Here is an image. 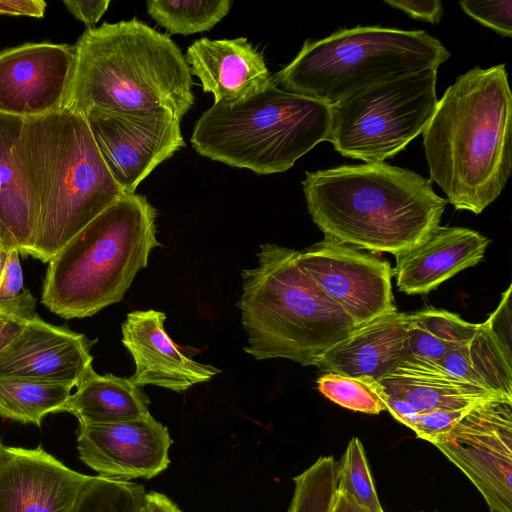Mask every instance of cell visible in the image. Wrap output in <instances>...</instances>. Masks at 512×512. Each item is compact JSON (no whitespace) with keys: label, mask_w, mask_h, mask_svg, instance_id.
I'll return each instance as SVG.
<instances>
[{"label":"cell","mask_w":512,"mask_h":512,"mask_svg":"<svg viewBox=\"0 0 512 512\" xmlns=\"http://www.w3.org/2000/svg\"><path fill=\"white\" fill-rule=\"evenodd\" d=\"M430 181L457 210L480 214L512 170V94L505 64L459 75L423 133Z\"/></svg>","instance_id":"obj_1"},{"label":"cell","mask_w":512,"mask_h":512,"mask_svg":"<svg viewBox=\"0 0 512 512\" xmlns=\"http://www.w3.org/2000/svg\"><path fill=\"white\" fill-rule=\"evenodd\" d=\"M302 188L326 237L393 255L437 228L448 203L429 179L385 162L306 171Z\"/></svg>","instance_id":"obj_2"},{"label":"cell","mask_w":512,"mask_h":512,"mask_svg":"<svg viewBox=\"0 0 512 512\" xmlns=\"http://www.w3.org/2000/svg\"><path fill=\"white\" fill-rule=\"evenodd\" d=\"M74 46L76 64L64 110L83 116L91 109L165 108L182 120L194 104L182 51L169 35L137 18L88 28Z\"/></svg>","instance_id":"obj_3"},{"label":"cell","mask_w":512,"mask_h":512,"mask_svg":"<svg viewBox=\"0 0 512 512\" xmlns=\"http://www.w3.org/2000/svg\"><path fill=\"white\" fill-rule=\"evenodd\" d=\"M20 147L39 210L29 256L48 263L125 193L80 114L62 109L26 118Z\"/></svg>","instance_id":"obj_4"},{"label":"cell","mask_w":512,"mask_h":512,"mask_svg":"<svg viewBox=\"0 0 512 512\" xmlns=\"http://www.w3.org/2000/svg\"><path fill=\"white\" fill-rule=\"evenodd\" d=\"M295 250L260 245L257 265L242 272L238 303L248 335L244 351L257 360L285 358L316 365L358 326L301 271Z\"/></svg>","instance_id":"obj_5"},{"label":"cell","mask_w":512,"mask_h":512,"mask_svg":"<svg viewBox=\"0 0 512 512\" xmlns=\"http://www.w3.org/2000/svg\"><path fill=\"white\" fill-rule=\"evenodd\" d=\"M156 210L144 195L125 194L48 262L41 303L65 319L90 317L122 300L148 264L157 240Z\"/></svg>","instance_id":"obj_6"},{"label":"cell","mask_w":512,"mask_h":512,"mask_svg":"<svg viewBox=\"0 0 512 512\" xmlns=\"http://www.w3.org/2000/svg\"><path fill=\"white\" fill-rule=\"evenodd\" d=\"M331 106L280 89L239 103L213 104L194 125L190 142L200 155L256 174L284 172L327 141Z\"/></svg>","instance_id":"obj_7"},{"label":"cell","mask_w":512,"mask_h":512,"mask_svg":"<svg viewBox=\"0 0 512 512\" xmlns=\"http://www.w3.org/2000/svg\"><path fill=\"white\" fill-rule=\"evenodd\" d=\"M449 56L441 41L423 30L357 26L306 40L273 79L284 91L331 106L380 82L438 69Z\"/></svg>","instance_id":"obj_8"},{"label":"cell","mask_w":512,"mask_h":512,"mask_svg":"<svg viewBox=\"0 0 512 512\" xmlns=\"http://www.w3.org/2000/svg\"><path fill=\"white\" fill-rule=\"evenodd\" d=\"M436 68L372 85L331 105L327 141L342 156L380 163L422 134L438 103Z\"/></svg>","instance_id":"obj_9"},{"label":"cell","mask_w":512,"mask_h":512,"mask_svg":"<svg viewBox=\"0 0 512 512\" xmlns=\"http://www.w3.org/2000/svg\"><path fill=\"white\" fill-rule=\"evenodd\" d=\"M431 444L467 476L490 512H512V396L478 402Z\"/></svg>","instance_id":"obj_10"},{"label":"cell","mask_w":512,"mask_h":512,"mask_svg":"<svg viewBox=\"0 0 512 512\" xmlns=\"http://www.w3.org/2000/svg\"><path fill=\"white\" fill-rule=\"evenodd\" d=\"M99 153L125 194L185 146L181 120L165 108L133 112L91 109L84 115Z\"/></svg>","instance_id":"obj_11"},{"label":"cell","mask_w":512,"mask_h":512,"mask_svg":"<svg viewBox=\"0 0 512 512\" xmlns=\"http://www.w3.org/2000/svg\"><path fill=\"white\" fill-rule=\"evenodd\" d=\"M294 261L358 326L396 311L386 259L325 236L295 250Z\"/></svg>","instance_id":"obj_12"},{"label":"cell","mask_w":512,"mask_h":512,"mask_svg":"<svg viewBox=\"0 0 512 512\" xmlns=\"http://www.w3.org/2000/svg\"><path fill=\"white\" fill-rule=\"evenodd\" d=\"M76 64L74 45L26 43L0 53V113L21 118L63 108Z\"/></svg>","instance_id":"obj_13"},{"label":"cell","mask_w":512,"mask_h":512,"mask_svg":"<svg viewBox=\"0 0 512 512\" xmlns=\"http://www.w3.org/2000/svg\"><path fill=\"white\" fill-rule=\"evenodd\" d=\"M173 441L168 429L151 414L110 424L79 423L80 460L98 476L129 481L150 479L168 467Z\"/></svg>","instance_id":"obj_14"},{"label":"cell","mask_w":512,"mask_h":512,"mask_svg":"<svg viewBox=\"0 0 512 512\" xmlns=\"http://www.w3.org/2000/svg\"><path fill=\"white\" fill-rule=\"evenodd\" d=\"M91 476L70 469L40 445L0 450V512H70Z\"/></svg>","instance_id":"obj_15"},{"label":"cell","mask_w":512,"mask_h":512,"mask_svg":"<svg viewBox=\"0 0 512 512\" xmlns=\"http://www.w3.org/2000/svg\"><path fill=\"white\" fill-rule=\"evenodd\" d=\"M93 341L35 315L0 352V378H23L76 387L92 366Z\"/></svg>","instance_id":"obj_16"},{"label":"cell","mask_w":512,"mask_h":512,"mask_svg":"<svg viewBox=\"0 0 512 512\" xmlns=\"http://www.w3.org/2000/svg\"><path fill=\"white\" fill-rule=\"evenodd\" d=\"M166 315L156 310L133 311L122 325V343L130 352L136 370L130 380L143 387L156 385L184 391L206 382L220 371L194 361L181 352L164 328Z\"/></svg>","instance_id":"obj_17"},{"label":"cell","mask_w":512,"mask_h":512,"mask_svg":"<svg viewBox=\"0 0 512 512\" xmlns=\"http://www.w3.org/2000/svg\"><path fill=\"white\" fill-rule=\"evenodd\" d=\"M185 59L214 104H235L264 91L273 81L264 58L247 38L207 37L193 42Z\"/></svg>","instance_id":"obj_18"},{"label":"cell","mask_w":512,"mask_h":512,"mask_svg":"<svg viewBox=\"0 0 512 512\" xmlns=\"http://www.w3.org/2000/svg\"><path fill=\"white\" fill-rule=\"evenodd\" d=\"M489 242L475 230L439 225L421 242L394 255L392 273L398 290L408 295L429 293L479 263Z\"/></svg>","instance_id":"obj_19"},{"label":"cell","mask_w":512,"mask_h":512,"mask_svg":"<svg viewBox=\"0 0 512 512\" xmlns=\"http://www.w3.org/2000/svg\"><path fill=\"white\" fill-rule=\"evenodd\" d=\"M24 120L0 113V251L29 256L39 210L21 154Z\"/></svg>","instance_id":"obj_20"},{"label":"cell","mask_w":512,"mask_h":512,"mask_svg":"<svg viewBox=\"0 0 512 512\" xmlns=\"http://www.w3.org/2000/svg\"><path fill=\"white\" fill-rule=\"evenodd\" d=\"M410 313L397 310L360 326L315 365L324 372L379 381L409 354Z\"/></svg>","instance_id":"obj_21"},{"label":"cell","mask_w":512,"mask_h":512,"mask_svg":"<svg viewBox=\"0 0 512 512\" xmlns=\"http://www.w3.org/2000/svg\"><path fill=\"white\" fill-rule=\"evenodd\" d=\"M511 285L473 338L438 363L452 375L495 394L512 396Z\"/></svg>","instance_id":"obj_22"},{"label":"cell","mask_w":512,"mask_h":512,"mask_svg":"<svg viewBox=\"0 0 512 512\" xmlns=\"http://www.w3.org/2000/svg\"><path fill=\"white\" fill-rule=\"evenodd\" d=\"M384 396L406 402L419 414L469 408L497 395L458 378L439 363L408 354L379 381Z\"/></svg>","instance_id":"obj_23"},{"label":"cell","mask_w":512,"mask_h":512,"mask_svg":"<svg viewBox=\"0 0 512 512\" xmlns=\"http://www.w3.org/2000/svg\"><path fill=\"white\" fill-rule=\"evenodd\" d=\"M149 403L142 387L130 378L99 375L91 366L60 412L74 415L79 423L110 424L149 415Z\"/></svg>","instance_id":"obj_24"},{"label":"cell","mask_w":512,"mask_h":512,"mask_svg":"<svg viewBox=\"0 0 512 512\" xmlns=\"http://www.w3.org/2000/svg\"><path fill=\"white\" fill-rule=\"evenodd\" d=\"M74 386L23 378H0V416L41 426L44 417L59 413Z\"/></svg>","instance_id":"obj_25"},{"label":"cell","mask_w":512,"mask_h":512,"mask_svg":"<svg viewBox=\"0 0 512 512\" xmlns=\"http://www.w3.org/2000/svg\"><path fill=\"white\" fill-rule=\"evenodd\" d=\"M478 328L479 324L442 309L410 313L409 354L438 363L447 353L469 342Z\"/></svg>","instance_id":"obj_26"},{"label":"cell","mask_w":512,"mask_h":512,"mask_svg":"<svg viewBox=\"0 0 512 512\" xmlns=\"http://www.w3.org/2000/svg\"><path fill=\"white\" fill-rule=\"evenodd\" d=\"M231 0H150L147 12L171 34L191 35L208 31L230 11Z\"/></svg>","instance_id":"obj_27"},{"label":"cell","mask_w":512,"mask_h":512,"mask_svg":"<svg viewBox=\"0 0 512 512\" xmlns=\"http://www.w3.org/2000/svg\"><path fill=\"white\" fill-rule=\"evenodd\" d=\"M337 491L366 512H385L379 500L366 453L358 437H353L335 466Z\"/></svg>","instance_id":"obj_28"},{"label":"cell","mask_w":512,"mask_h":512,"mask_svg":"<svg viewBox=\"0 0 512 512\" xmlns=\"http://www.w3.org/2000/svg\"><path fill=\"white\" fill-rule=\"evenodd\" d=\"M145 494L138 483L91 476L70 512H141Z\"/></svg>","instance_id":"obj_29"},{"label":"cell","mask_w":512,"mask_h":512,"mask_svg":"<svg viewBox=\"0 0 512 512\" xmlns=\"http://www.w3.org/2000/svg\"><path fill=\"white\" fill-rule=\"evenodd\" d=\"M335 466L333 456H321L294 477L287 512H331L337 490Z\"/></svg>","instance_id":"obj_30"},{"label":"cell","mask_w":512,"mask_h":512,"mask_svg":"<svg viewBox=\"0 0 512 512\" xmlns=\"http://www.w3.org/2000/svg\"><path fill=\"white\" fill-rule=\"evenodd\" d=\"M317 385L326 398L346 409L366 414L386 410L382 388L370 377L326 372L317 379Z\"/></svg>","instance_id":"obj_31"},{"label":"cell","mask_w":512,"mask_h":512,"mask_svg":"<svg viewBox=\"0 0 512 512\" xmlns=\"http://www.w3.org/2000/svg\"><path fill=\"white\" fill-rule=\"evenodd\" d=\"M463 11L502 36L512 35V1H472L464 0L460 3Z\"/></svg>","instance_id":"obj_32"},{"label":"cell","mask_w":512,"mask_h":512,"mask_svg":"<svg viewBox=\"0 0 512 512\" xmlns=\"http://www.w3.org/2000/svg\"><path fill=\"white\" fill-rule=\"evenodd\" d=\"M35 315V298L28 290L17 299L0 301V352Z\"/></svg>","instance_id":"obj_33"},{"label":"cell","mask_w":512,"mask_h":512,"mask_svg":"<svg viewBox=\"0 0 512 512\" xmlns=\"http://www.w3.org/2000/svg\"><path fill=\"white\" fill-rule=\"evenodd\" d=\"M471 407L456 410L438 409L420 413L413 431L418 438L432 443L451 430Z\"/></svg>","instance_id":"obj_34"},{"label":"cell","mask_w":512,"mask_h":512,"mask_svg":"<svg viewBox=\"0 0 512 512\" xmlns=\"http://www.w3.org/2000/svg\"><path fill=\"white\" fill-rule=\"evenodd\" d=\"M19 255L18 250L0 251V301L17 299L27 290Z\"/></svg>","instance_id":"obj_35"},{"label":"cell","mask_w":512,"mask_h":512,"mask_svg":"<svg viewBox=\"0 0 512 512\" xmlns=\"http://www.w3.org/2000/svg\"><path fill=\"white\" fill-rule=\"evenodd\" d=\"M384 2L393 8L405 12L414 19L423 20L431 24L439 23L443 16L442 2L438 0H385Z\"/></svg>","instance_id":"obj_36"},{"label":"cell","mask_w":512,"mask_h":512,"mask_svg":"<svg viewBox=\"0 0 512 512\" xmlns=\"http://www.w3.org/2000/svg\"><path fill=\"white\" fill-rule=\"evenodd\" d=\"M63 3L77 20H80L87 25L97 23L110 5L109 0H64Z\"/></svg>","instance_id":"obj_37"},{"label":"cell","mask_w":512,"mask_h":512,"mask_svg":"<svg viewBox=\"0 0 512 512\" xmlns=\"http://www.w3.org/2000/svg\"><path fill=\"white\" fill-rule=\"evenodd\" d=\"M47 3L42 0H0V14L43 17Z\"/></svg>","instance_id":"obj_38"},{"label":"cell","mask_w":512,"mask_h":512,"mask_svg":"<svg viewBox=\"0 0 512 512\" xmlns=\"http://www.w3.org/2000/svg\"><path fill=\"white\" fill-rule=\"evenodd\" d=\"M386 410L401 424L414 429L419 413L402 400L384 396Z\"/></svg>","instance_id":"obj_39"},{"label":"cell","mask_w":512,"mask_h":512,"mask_svg":"<svg viewBox=\"0 0 512 512\" xmlns=\"http://www.w3.org/2000/svg\"><path fill=\"white\" fill-rule=\"evenodd\" d=\"M141 512H182L166 495L151 491L145 494Z\"/></svg>","instance_id":"obj_40"},{"label":"cell","mask_w":512,"mask_h":512,"mask_svg":"<svg viewBox=\"0 0 512 512\" xmlns=\"http://www.w3.org/2000/svg\"><path fill=\"white\" fill-rule=\"evenodd\" d=\"M331 512H366L352 500L336 490Z\"/></svg>","instance_id":"obj_41"},{"label":"cell","mask_w":512,"mask_h":512,"mask_svg":"<svg viewBox=\"0 0 512 512\" xmlns=\"http://www.w3.org/2000/svg\"><path fill=\"white\" fill-rule=\"evenodd\" d=\"M3 446H4V445L2 444V441H1V439H0V450H1V448H2Z\"/></svg>","instance_id":"obj_42"}]
</instances>
